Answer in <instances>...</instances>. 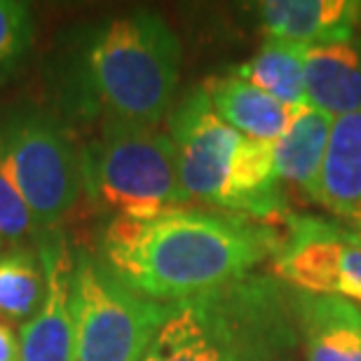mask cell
I'll list each match as a JSON object with an SVG mask.
<instances>
[{"label": "cell", "mask_w": 361, "mask_h": 361, "mask_svg": "<svg viewBox=\"0 0 361 361\" xmlns=\"http://www.w3.org/2000/svg\"><path fill=\"white\" fill-rule=\"evenodd\" d=\"M279 247L281 237L265 223L185 204L113 216L97 256L134 293L174 305L249 277Z\"/></svg>", "instance_id": "obj_1"}, {"label": "cell", "mask_w": 361, "mask_h": 361, "mask_svg": "<svg viewBox=\"0 0 361 361\" xmlns=\"http://www.w3.org/2000/svg\"><path fill=\"white\" fill-rule=\"evenodd\" d=\"M178 35L157 12L132 10L75 28L54 61L63 113L160 129L180 80Z\"/></svg>", "instance_id": "obj_2"}, {"label": "cell", "mask_w": 361, "mask_h": 361, "mask_svg": "<svg viewBox=\"0 0 361 361\" xmlns=\"http://www.w3.org/2000/svg\"><path fill=\"white\" fill-rule=\"evenodd\" d=\"M298 348L295 291L254 272L169 305L141 361H291Z\"/></svg>", "instance_id": "obj_3"}, {"label": "cell", "mask_w": 361, "mask_h": 361, "mask_svg": "<svg viewBox=\"0 0 361 361\" xmlns=\"http://www.w3.org/2000/svg\"><path fill=\"white\" fill-rule=\"evenodd\" d=\"M169 136L190 202L258 223L288 219L272 143L254 141L226 125L202 87L190 90L171 108Z\"/></svg>", "instance_id": "obj_4"}, {"label": "cell", "mask_w": 361, "mask_h": 361, "mask_svg": "<svg viewBox=\"0 0 361 361\" xmlns=\"http://www.w3.org/2000/svg\"><path fill=\"white\" fill-rule=\"evenodd\" d=\"M80 155L85 192L115 216H148L190 202L169 132L99 122V134Z\"/></svg>", "instance_id": "obj_5"}, {"label": "cell", "mask_w": 361, "mask_h": 361, "mask_svg": "<svg viewBox=\"0 0 361 361\" xmlns=\"http://www.w3.org/2000/svg\"><path fill=\"white\" fill-rule=\"evenodd\" d=\"M0 171L38 219L42 233L73 212L82 188V155L54 108L35 101L0 106Z\"/></svg>", "instance_id": "obj_6"}, {"label": "cell", "mask_w": 361, "mask_h": 361, "mask_svg": "<svg viewBox=\"0 0 361 361\" xmlns=\"http://www.w3.org/2000/svg\"><path fill=\"white\" fill-rule=\"evenodd\" d=\"M73 361H141L169 305L127 288L90 251H78L71 270Z\"/></svg>", "instance_id": "obj_7"}, {"label": "cell", "mask_w": 361, "mask_h": 361, "mask_svg": "<svg viewBox=\"0 0 361 361\" xmlns=\"http://www.w3.org/2000/svg\"><path fill=\"white\" fill-rule=\"evenodd\" d=\"M272 274L293 291L338 295L361 305V240L338 223L288 216Z\"/></svg>", "instance_id": "obj_8"}, {"label": "cell", "mask_w": 361, "mask_h": 361, "mask_svg": "<svg viewBox=\"0 0 361 361\" xmlns=\"http://www.w3.org/2000/svg\"><path fill=\"white\" fill-rule=\"evenodd\" d=\"M47 291L40 310L21 326V361H73V312H71V258L66 242L49 230L40 237Z\"/></svg>", "instance_id": "obj_9"}, {"label": "cell", "mask_w": 361, "mask_h": 361, "mask_svg": "<svg viewBox=\"0 0 361 361\" xmlns=\"http://www.w3.org/2000/svg\"><path fill=\"white\" fill-rule=\"evenodd\" d=\"M361 19L357 0H265L258 21L268 40L312 47L348 40Z\"/></svg>", "instance_id": "obj_10"}, {"label": "cell", "mask_w": 361, "mask_h": 361, "mask_svg": "<svg viewBox=\"0 0 361 361\" xmlns=\"http://www.w3.org/2000/svg\"><path fill=\"white\" fill-rule=\"evenodd\" d=\"M295 317L305 361H361V305L295 291Z\"/></svg>", "instance_id": "obj_11"}, {"label": "cell", "mask_w": 361, "mask_h": 361, "mask_svg": "<svg viewBox=\"0 0 361 361\" xmlns=\"http://www.w3.org/2000/svg\"><path fill=\"white\" fill-rule=\"evenodd\" d=\"M305 97L334 120L361 111V38L305 47Z\"/></svg>", "instance_id": "obj_12"}, {"label": "cell", "mask_w": 361, "mask_h": 361, "mask_svg": "<svg viewBox=\"0 0 361 361\" xmlns=\"http://www.w3.org/2000/svg\"><path fill=\"white\" fill-rule=\"evenodd\" d=\"M200 87L226 125L261 143L277 141L300 108L281 104L233 73L207 78Z\"/></svg>", "instance_id": "obj_13"}, {"label": "cell", "mask_w": 361, "mask_h": 361, "mask_svg": "<svg viewBox=\"0 0 361 361\" xmlns=\"http://www.w3.org/2000/svg\"><path fill=\"white\" fill-rule=\"evenodd\" d=\"M317 204L345 228L361 221V111L334 120Z\"/></svg>", "instance_id": "obj_14"}, {"label": "cell", "mask_w": 361, "mask_h": 361, "mask_svg": "<svg viewBox=\"0 0 361 361\" xmlns=\"http://www.w3.org/2000/svg\"><path fill=\"white\" fill-rule=\"evenodd\" d=\"M334 118L312 106H300L286 132L272 143L274 169L281 183L300 190L307 200L319 197V180Z\"/></svg>", "instance_id": "obj_15"}, {"label": "cell", "mask_w": 361, "mask_h": 361, "mask_svg": "<svg viewBox=\"0 0 361 361\" xmlns=\"http://www.w3.org/2000/svg\"><path fill=\"white\" fill-rule=\"evenodd\" d=\"M233 75L286 106H305V47L268 40L251 59L237 63Z\"/></svg>", "instance_id": "obj_16"}, {"label": "cell", "mask_w": 361, "mask_h": 361, "mask_svg": "<svg viewBox=\"0 0 361 361\" xmlns=\"http://www.w3.org/2000/svg\"><path fill=\"white\" fill-rule=\"evenodd\" d=\"M47 291V274L40 249L10 247L0 254V319L24 324L38 312Z\"/></svg>", "instance_id": "obj_17"}, {"label": "cell", "mask_w": 361, "mask_h": 361, "mask_svg": "<svg viewBox=\"0 0 361 361\" xmlns=\"http://www.w3.org/2000/svg\"><path fill=\"white\" fill-rule=\"evenodd\" d=\"M35 42V17L28 3L0 0V78L14 73Z\"/></svg>", "instance_id": "obj_18"}, {"label": "cell", "mask_w": 361, "mask_h": 361, "mask_svg": "<svg viewBox=\"0 0 361 361\" xmlns=\"http://www.w3.org/2000/svg\"><path fill=\"white\" fill-rule=\"evenodd\" d=\"M42 228L19 190L0 171V244L21 247L31 237H42Z\"/></svg>", "instance_id": "obj_19"}, {"label": "cell", "mask_w": 361, "mask_h": 361, "mask_svg": "<svg viewBox=\"0 0 361 361\" xmlns=\"http://www.w3.org/2000/svg\"><path fill=\"white\" fill-rule=\"evenodd\" d=\"M0 361H21V345L12 324L0 319Z\"/></svg>", "instance_id": "obj_20"}, {"label": "cell", "mask_w": 361, "mask_h": 361, "mask_svg": "<svg viewBox=\"0 0 361 361\" xmlns=\"http://www.w3.org/2000/svg\"><path fill=\"white\" fill-rule=\"evenodd\" d=\"M345 230H350L352 235H355V237H359V240H361V221L357 223V226H350V228H345Z\"/></svg>", "instance_id": "obj_21"}]
</instances>
